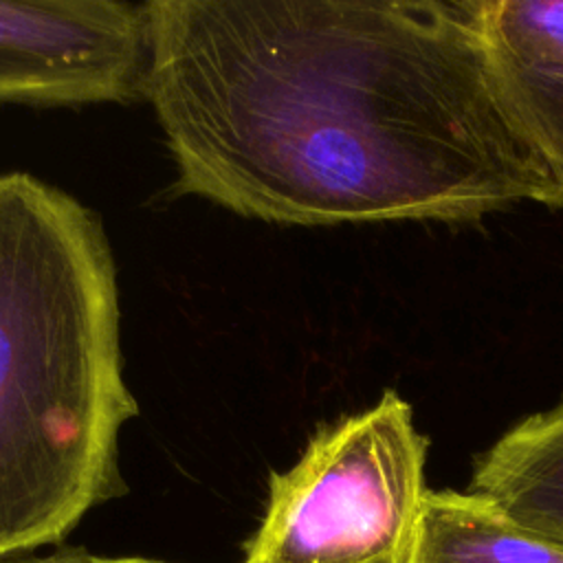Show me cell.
<instances>
[{
  "mask_svg": "<svg viewBox=\"0 0 563 563\" xmlns=\"http://www.w3.org/2000/svg\"><path fill=\"white\" fill-rule=\"evenodd\" d=\"M407 563H563V541L473 490H427Z\"/></svg>",
  "mask_w": 563,
  "mask_h": 563,
  "instance_id": "cell-7",
  "label": "cell"
},
{
  "mask_svg": "<svg viewBox=\"0 0 563 563\" xmlns=\"http://www.w3.org/2000/svg\"><path fill=\"white\" fill-rule=\"evenodd\" d=\"M176 189L275 224L561 209L495 81L484 0H150Z\"/></svg>",
  "mask_w": 563,
  "mask_h": 563,
  "instance_id": "cell-1",
  "label": "cell"
},
{
  "mask_svg": "<svg viewBox=\"0 0 563 563\" xmlns=\"http://www.w3.org/2000/svg\"><path fill=\"white\" fill-rule=\"evenodd\" d=\"M136 411L99 218L31 174H0V559L59 545L128 493L119 435Z\"/></svg>",
  "mask_w": 563,
  "mask_h": 563,
  "instance_id": "cell-2",
  "label": "cell"
},
{
  "mask_svg": "<svg viewBox=\"0 0 563 563\" xmlns=\"http://www.w3.org/2000/svg\"><path fill=\"white\" fill-rule=\"evenodd\" d=\"M424 462L427 438L396 391L319 427L290 468L271 473L242 563H407Z\"/></svg>",
  "mask_w": 563,
  "mask_h": 563,
  "instance_id": "cell-3",
  "label": "cell"
},
{
  "mask_svg": "<svg viewBox=\"0 0 563 563\" xmlns=\"http://www.w3.org/2000/svg\"><path fill=\"white\" fill-rule=\"evenodd\" d=\"M468 490L517 523L563 541V400L519 420L482 451Z\"/></svg>",
  "mask_w": 563,
  "mask_h": 563,
  "instance_id": "cell-6",
  "label": "cell"
},
{
  "mask_svg": "<svg viewBox=\"0 0 563 563\" xmlns=\"http://www.w3.org/2000/svg\"><path fill=\"white\" fill-rule=\"evenodd\" d=\"M484 40L501 97L552 172L563 209V0H484Z\"/></svg>",
  "mask_w": 563,
  "mask_h": 563,
  "instance_id": "cell-5",
  "label": "cell"
},
{
  "mask_svg": "<svg viewBox=\"0 0 563 563\" xmlns=\"http://www.w3.org/2000/svg\"><path fill=\"white\" fill-rule=\"evenodd\" d=\"M0 563H163V561L143 559V556H103V554H92L86 548H77V545H57L48 554L11 556V559H0Z\"/></svg>",
  "mask_w": 563,
  "mask_h": 563,
  "instance_id": "cell-8",
  "label": "cell"
},
{
  "mask_svg": "<svg viewBox=\"0 0 563 563\" xmlns=\"http://www.w3.org/2000/svg\"><path fill=\"white\" fill-rule=\"evenodd\" d=\"M145 2L0 0V103L147 99Z\"/></svg>",
  "mask_w": 563,
  "mask_h": 563,
  "instance_id": "cell-4",
  "label": "cell"
}]
</instances>
